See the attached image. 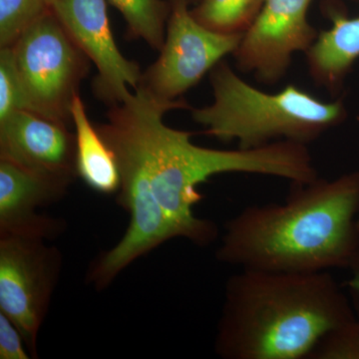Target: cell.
<instances>
[{"instance_id":"7a4b0ae2","label":"cell","mask_w":359,"mask_h":359,"mask_svg":"<svg viewBox=\"0 0 359 359\" xmlns=\"http://www.w3.org/2000/svg\"><path fill=\"white\" fill-rule=\"evenodd\" d=\"M359 252V172L292 182L285 202L249 205L224 224L217 259L244 269L318 273Z\"/></svg>"},{"instance_id":"ffe728a7","label":"cell","mask_w":359,"mask_h":359,"mask_svg":"<svg viewBox=\"0 0 359 359\" xmlns=\"http://www.w3.org/2000/svg\"><path fill=\"white\" fill-rule=\"evenodd\" d=\"M347 269H348L351 276L346 282V287L351 290L353 299H356L359 308V252L353 257Z\"/></svg>"},{"instance_id":"4fadbf2b","label":"cell","mask_w":359,"mask_h":359,"mask_svg":"<svg viewBox=\"0 0 359 359\" xmlns=\"http://www.w3.org/2000/svg\"><path fill=\"white\" fill-rule=\"evenodd\" d=\"M76 141V173L96 192L110 195L118 192L120 174L112 150L87 115L79 94L71 108Z\"/></svg>"},{"instance_id":"ba28073f","label":"cell","mask_w":359,"mask_h":359,"mask_svg":"<svg viewBox=\"0 0 359 359\" xmlns=\"http://www.w3.org/2000/svg\"><path fill=\"white\" fill-rule=\"evenodd\" d=\"M311 0H264V6L233 57L242 71L254 72L264 84L282 79L297 52H308L318 33L309 25Z\"/></svg>"},{"instance_id":"6da1fadb","label":"cell","mask_w":359,"mask_h":359,"mask_svg":"<svg viewBox=\"0 0 359 359\" xmlns=\"http://www.w3.org/2000/svg\"><path fill=\"white\" fill-rule=\"evenodd\" d=\"M108 107L105 123L97 126L99 133L116 157L132 161L147 177L177 237L200 247L211 245L219 236L214 222L194 212L203 200L198 188L211 177L250 173L302 182L313 173L309 148L295 142L237 150L196 145L191 132L164 123L168 111L190 108L183 99L160 100L138 86Z\"/></svg>"},{"instance_id":"52a82bcc","label":"cell","mask_w":359,"mask_h":359,"mask_svg":"<svg viewBox=\"0 0 359 359\" xmlns=\"http://www.w3.org/2000/svg\"><path fill=\"white\" fill-rule=\"evenodd\" d=\"M244 34H224L201 25L186 0H172L159 57L142 74V88L163 101L180 100L229 54Z\"/></svg>"},{"instance_id":"30bf717a","label":"cell","mask_w":359,"mask_h":359,"mask_svg":"<svg viewBox=\"0 0 359 359\" xmlns=\"http://www.w3.org/2000/svg\"><path fill=\"white\" fill-rule=\"evenodd\" d=\"M0 159L71 185L76 178V141L68 125L30 110L0 121Z\"/></svg>"},{"instance_id":"5bb4252c","label":"cell","mask_w":359,"mask_h":359,"mask_svg":"<svg viewBox=\"0 0 359 359\" xmlns=\"http://www.w3.org/2000/svg\"><path fill=\"white\" fill-rule=\"evenodd\" d=\"M122 14L130 39H142L160 52L166 39L171 4L163 0H108Z\"/></svg>"},{"instance_id":"9a60e30c","label":"cell","mask_w":359,"mask_h":359,"mask_svg":"<svg viewBox=\"0 0 359 359\" xmlns=\"http://www.w3.org/2000/svg\"><path fill=\"white\" fill-rule=\"evenodd\" d=\"M264 0H202L191 11L195 20L212 32L244 34L256 20Z\"/></svg>"},{"instance_id":"d6986e66","label":"cell","mask_w":359,"mask_h":359,"mask_svg":"<svg viewBox=\"0 0 359 359\" xmlns=\"http://www.w3.org/2000/svg\"><path fill=\"white\" fill-rule=\"evenodd\" d=\"M32 358L25 337L18 327L0 313V359H29Z\"/></svg>"},{"instance_id":"e0dca14e","label":"cell","mask_w":359,"mask_h":359,"mask_svg":"<svg viewBox=\"0 0 359 359\" xmlns=\"http://www.w3.org/2000/svg\"><path fill=\"white\" fill-rule=\"evenodd\" d=\"M308 359H359V316L323 335Z\"/></svg>"},{"instance_id":"7c38bea8","label":"cell","mask_w":359,"mask_h":359,"mask_svg":"<svg viewBox=\"0 0 359 359\" xmlns=\"http://www.w3.org/2000/svg\"><path fill=\"white\" fill-rule=\"evenodd\" d=\"M330 18L332 27L318 34L306 54L316 83L334 91L359 57V16L332 14Z\"/></svg>"},{"instance_id":"9c48e42d","label":"cell","mask_w":359,"mask_h":359,"mask_svg":"<svg viewBox=\"0 0 359 359\" xmlns=\"http://www.w3.org/2000/svg\"><path fill=\"white\" fill-rule=\"evenodd\" d=\"M51 9L77 46L95 65L93 91L108 106L140 84V67L125 57L111 29L106 0H54Z\"/></svg>"},{"instance_id":"8fae6325","label":"cell","mask_w":359,"mask_h":359,"mask_svg":"<svg viewBox=\"0 0 359 359\" xmlns=\"http://www.w3.org/2000/svg\"><path fill=\"white\" fill-rule=\"evenodd\" d=\"M69 186L0 159V235L58 238L65 222L37 211L62 199Z\"/></svg>"},{"instance_id":"8992f818","label":"cell","mask_w":359,"mask_h":359,"mask_svg":"<svg viewBox=\"0 0 359 359\" xmlns=\"http://www.w3.org/2000/svg\"><path fill=\"white\" fill-rule=\"evenodd\" d=\"M62 266V252L46 240L0 235V313L20 330L32 358Z\"/></svg>"},{"instance_id":"277c9868","label":"cell","mask_w":359,"mask_h":359,"mask_svg":"<svg viewBox=\"0 0 359 359\" xmlns=\"http://www.w3.org/2000/svg\"><path fill=\"white\" fill-rule=\"evenodd\" d=\"M214 101L192 109L194 121L219 141L238 148L263 147L276 141L308 145L346 116L341 101L325 102L294 85L266 93L238 76L222 60L210 72Z\"/></svg>"},{"instance_id":"7402d4cb","label":"cell","mask_w":359,"mask_h":359,"mask_svg":"<svg viewBox=\"0 0 359 359\" xmlns=\"http://www.w3.org/2000/svg\"><path fill=\"white\" fill-rule=\"evenodd\" d=\"M187 2H188V0H186Z\"/></svg>"},{"instance_id":"3957f363","label":"cell","mask_w":359,"mask_h":359,"mask_svg":"<svg viewBox=\"0 0 359 359\" xmlns=\"http://www.w3.org/2000/svg\"><path fill=\"white\" fill-rule=\"evenodd\" d=\"M356 318L330 271L242 269L224 285L215 353L224 359H308L323 335Z\"/></svg>"},{"instance_id":"ac0fdd59","label":"cell","mask_w":359,"mask_h":359,"mask_svg":"<svg viewBox=\"0 0 359 359\" xmlns=\"http://www.w3.org/2000/svg\"><path fill=\"white\" fill-rule=\"evenodd\" d=\"M18 110H26V104L13 50L0 48V121Z\"/></svg>"},{"instance_id":"5b68a950","label":"cell","mask_w":359,"mask_h":359,"mask_svg":"<svg viewBox=\"0 0 359 359\" xmlns=\"http://www.w3.org/2000/svg\"><path fill=\"white\" fill-rule=\"evenodd\" d=\"M26 110L72 123L71 108L90 60L61 25L51 7L11 47Z\"/></svg>"},{"instance_id":"2e32d148","label":"cell","mask_w":359,"mask_h":359,"mask_svg":"<svg viewBox=\"0 0 359 359\" xmlns=\"http://www.w3.org/2000/svg\"><path fill=\"white\" fill-rule=\"evenodd\" d=\"M49 9L46 0H0V48L13 47Z\"/></svg>"},{"instance_id":"44dd1931","label":"cell","mask_w":359,"mask_h":359,"mask_svg":"<svg viewBox=\"0 0 359 359\" xmlns=\"http://www.w3.org/2000/svg\"><path fill=\"white\" fill-rule=\"evenodd\" d=\"M47 4H49V6H51V4H53L54 0H46Z\"/></svg>"}]
</instances>
